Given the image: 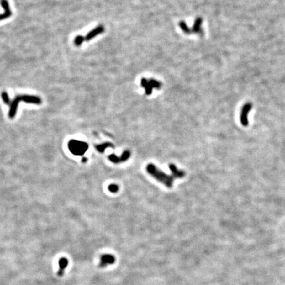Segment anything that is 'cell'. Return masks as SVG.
Returning a JSON list of instances; mask_svg holds the SVG:
<instances>
[{"mask_svg":"<svg viewBox=\"0 0 285 285\" xmlns=\"http://www.w3.org/2000/svg\"><path fill=\"white\" fill-rule=\"evenodd\" d=\"M129 156H130V152L129 150L124 151L122 155L119 157L120 162H123L128 161L129 159Z\"/></svg>","mask_w":285,"mask_h":285,"instance_id":"e0dca14e","label":"cell"},{"mask_svg":"<svg viewBox=\"0 0 285 285\" xmlns=\"http://www.w3.org/2000/svg\"><path fill=\"white\" fill-rule=\"evenodd\" d=\"M109 160L113 162V163H116V164H118V163H119L120 162V159H119V158L117 156H116L115 155H111L109 156Z\"/></svg>","mask_w":285,"mask_h":285,"instance_id":"d6986e66","label":"cell"},{"mask_svg":"<svg viewBox=\"0 0 285 285\" xmlns=\"http://www.w3.org/2000/svg\"><path fill=\"white\" fill-rule=\"evenodd\" d=\"M146 170L147 172L150 176H153L157 181L163 183L166 187L168 188L172 187L174 180V178L172 175L170 176L163 172L161 170L158 168L155 165H154V164L152 163L148 164L146 167Z\"/></svg>","mask_w":285,"mask_h":285,"instance_id":"6da1fadb","label":"cell"},{"mask_svg":"<svg viewBox=\"0 0 285 285\" xmlns=\"http://www.w3.org/2000/svg\"><path fill=\"white\" fill-rule=\"evenodd\" d=\"M169 168L174 178H182L186 175V173L183 170H178L174 164H170Z\"/></svg>","mask_w":285,"mask_h":285,"instance_id":"9c48e42d","label":"cell"},{"mask_svg":"<svg viewBox=\"0 0 285 285\" xmlns=\"http://www.w3.org/2000/svg\"><path fill=\"white\" fill-rule=\"evenodd\" d=\"M149 81V83L151 85V87H153V88H157V89H159V88H161V87H162V83H161V82L156 81L154 79H150Z\"/></svg>","mask_w":285,"mask_h":285,"instance_id":"9a60e30c","label":"cell"},{"mask_svg":"<svg viewBox=\"0 0 285 285\" xmlns=\"http://www.w3.org/2000/svg\"><path fill=\"white\" fill-rule=\"evenodd\" d=\"M85 40V37H83V36L78 35L75 37V39L74 40V44L76 46H79Z\"/></svg>","mask_w":285,"mask_h":285,"instance_id":"2e32d148","label":"cell"},{"mask_svg":"<svg viewBox=\"0 0 285 285\" xmlns=\"http://www.w3.org/2000/svg\"><path fill=\"white\" fill-rule=\"evenodd\" d=\"M69 261L66 257H61L59 260V269L58 271V275L61 277L64 274L66 269L67 267Z\"/></svg>","mask_w":285,"mask_h":285,"instance_id":"30bf717a","label":"cell"},{"mask_svg":"<svg viewBox=\"0 0 285 285\" xmlns=\"http://www.w3.org/2000/svg\"><path fill=\"white\" fill-rule=\"evenodd\" d=\"M104 31V27L103 26V25H99L97 28H95L92 29L91 31H90L88 33L87 36L85 37V39L86 41H89L91 39H92L93 38H94L98 34H100L101 33H103Z\"/></svg>","mask_w":285,"mask_h":285,"instance_id":"52a82bcc","label":"cell"},{"mask_svg":"<svg viewBox=\"0 0 285 285\" xmlns=\"http://www.w3.org/2000/svg\"><path fill=\"white\" fill-rule=\"evenodd\" d=\"M116 259L114 256L111 254H104L100 257L99 266L100 267H105L108 265L114 263Z\"/></svg>","mask_w":285,"mask_h":285,"instance_id":"277c9868","label":"cell"},{"mask_svg":"<svg viewBox=\"0 0 285 285\" xmlns=\"http://www.w3.org/2000/svg\"><path fill=\"white\" fill-rule=\"evenodd\" d=\"M108 190L112 193H116L118 192L119 187L116 184H110L108 186Z\"/></svg>","mask_w":285,"mask_h":285,"instance_id":"ffe728a7","label":"cell"},{"mask_svg":"<svg viewBox=\"0 0 285 285\" xmlns=\"http://www.w3.org/2000/svg\"><path fill=\"white\" fill-rule=\"evenodd\" d=\"M69 150L75 155H83L88 149V145L82 141H70L68 143Z\"/></svg>","mask_w":285,"mask_h":285,"instance_id":"7a4b0ae2","label":"cell"},{"mask_svg":"<svg viewBox=\"0 0 285 285\" xmlns=\"http://www.w3.org/2000/svg\"><path fill=\"white\" fill-rule=\"evenodd\" d=\"M113 147V145L112 143H104L103 144L97 145V149L99 152H101V153H103V152H104L105 150V149H106L108 147Z\"/></svg>","mask_w":285,"mask_h":285,"instance_id":"5bb4252c","label":"cell"},{"mask_svg":"<svg viewBox=\"0 0 285 285\" xmlns=\"http://www.w3.org/2000/svg\"><path fill=\"white\" fill-rule=\"evenodd\" d=\"M141 85L145 89V93L147 95H150L153 92V87L149 83V81L146 78H142L141 80Z\"/></svg>","mask_w":285,"mask_h":285,"instance_id":"7c38bea8","label":"cell"},{"mask_svg":"<svg viewBox=\"0 0 285 285\" xmlns=\"http://www.w3.org/2000/svg\"><path fill=\"white\" fill-rule=\"evenodd\" d=\"M2 98L3 99V103L6 104H8V105H10L11 104V100L9 99V97L8 96V94L6 92H3L2 93Z\"/></svg>","mask_w":285,"mask_h":285,"instance_id":"ac0fdd59","label":"cell"},{"mask_svg":"<svg viewBox=\"0 0 285 285\" xmlns=\"http://www.w3.org/2000/svg\"><path fill=\"white\" fill-rule=\"evenodd\" d=\"M18 97L20 101H23V102L27 103L40 104L42 103L41 98L39 97L29 96V95H18Z\"/></svg>","mask_w":285,"mask_h":285,"instance_id":"5b68a950","label":"cell"},{"mask_svg":"<svg viewBox=\"0 0 285 285\" xmlns=\"http://www.w3.org/2000/svg\"><path fill=\"white\" fill-rule=\"evenodd\" d=\"M179 26L180 27V29L182 30V31L183 32V33H184L185 34H191L193 32H192V29H190L187 25V24L183 21H181L180 23H179Z\"/></svg>","mask_w":285,"mask_h":285,"instance_id":"4fadbf2b","label":"cell"},{"mask_svg":"<svg viewBox=\"0 0 285 285\" xmlns=\"http://www.w3.org/2000/svg\"><path fill=\"white\" fill-rule=\"evenodd\" d=\"M252 108V104L250 103L245 104L241 111L240 113V122L242 125L244 127L248 126L249 124V120H248V114Z\"/></svg>","mask_w":285,"mask_h":285,"instance_id":"3957f363","label":"cell"},{"mask_svg":"<svg viewBox=\"0 0 285 285\" xmlns=\"http://www.w3.org/2000/svg\"><path fill=\"white\" fill-rule=\"evenodd\" d=\"M19 102H21L18 96H17L15 99L12 101L10 104V109L9 112V117L10 118H13L17 113L18 105Z\"/></svg>","mask_w":285,"mask_h":285,"instance_id":"ba28073f","label":"cell"},{"mask_svg":"<svg viewBox=\"0 0 285 285\" xmlns=\"http://www.w3.org/2000/svg\"><path fill=\"white\" fill-rule=\"evenodd\" d=\"M0 3H1L2 8L5 11L3 14H0V21H2L11 17L12 15V12L10 9L9 5L7 0H0Z\"/></svg>","mask_w":285,"mask_h":285,"instance_id":"8992f818","label":"cell"},{"mask_svg":"<svg viewBox=\"0 0 285 285\" xmlns=\"http://www.w3.org/2000/svg\"><path fill=\"white\" fill-rule=\"evenodd\" d=\"M203 23V18L201 17H198L195 20V23L192 28V32L194 33H197L199 34H203V30L201 28V25Z\"/></svg>","mask_w":285,"mask_h":285,"instance_id":"8fae6325","label":"cell"}]
</instances>
